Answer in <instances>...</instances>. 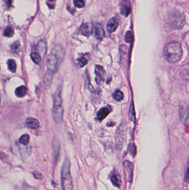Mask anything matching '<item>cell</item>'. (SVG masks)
Returning <instances> with one entry per match:
<instances>
[{"mask_svg": "<svg viewBox=\"0 0 189 190\" xmlns=\"http://www.w3.org/2000/svg\"><path fill=\"white\" fill-rule=\"evenodd\" d=\"M65 56V50L59 44L54 46L47 59V71L55 74Z\"/></svg>", "mask_w": 189, "mask_h": 190, "instance_id": "obj_1", "label": "cell"}, {"mask_svg": "<svg viewBox=\"0 0 189 190\" xmlns=\"http://www.w3.org/2000/svg\"><path fill=\"white\" fill-rule=\"evenodd\" d=\"M183 51L180 43L172 41L167 45L164 50V55L166 60L171 63H177L182 57Z\"/></svg>", "mask_w": 189, "mask_h": 190, "instance_id": "obj_2", "label": "cell"}, {"mask_svg": "<svg viewBox=\"0 0 189 190\" xmlns=\"http://www.w3.org/2000/svg\"><path fill=\"white\" fill-rule=\"evenodd\" d=\"M61 93L62 88L59 87L57 88L54 95L52 115L54 122L57 124H61L63 119L64 108Z\"/></svg>", "mask_w": 189, "mask_h": 190, "instance_id": "obj_3", "label": "cell"}, {"mask_svg": "<svg viewBox=\"0 0 189 190\" xmlns=\"http://www.w3.org/2000/svg\"><path fill=\"white\" fill-rule=\"evenodd\" d=\"M61 182L63 190H73V181L71 173V164L68 159H65L61 170Z\"/></svg>", "mask_w": 189, "mask_h": 190, "instance_id": "obj_4", "label": "cell"}, {"mask_svg": "<svg viewBox=\"0 0 189 190\" xmlns=\"http://www.w3.org/2000/svg\"><path fill=\"white\" fill-rule=\"evenodd\" d=\"M179 117L181 121L186 125L189 121V108L185 102H181L179 104Z\"/></svg>", "mask_w": 189, "mask_h": 190, "instance_id": "obj_5", "label": "cell"}, {"mask_svg": "<svg viewBox=\"0 0 189 190\" xmlns=\"http://www.w3.org/2000/svg\"><path fill=\"white\" fill-rule=\"evenodd\" d=\"M127 127L126 126L121 125L119 129H118L116 133V144L119 148H121L123 145L126 139V134H127Z\"/></svg>", "mask_w": 189, "mask_h": 190, "instance_id": "obj_6", "label": "cell"}, {"mask_svg": "<svg viewBox=\"0 0 189 190\" xmlns=\"http://www.w3.org/2000/svg\"><path fill=\"white\" fill-rule=\"evenodd\" d=\"M95 73L96 75V83L98 85H101L104 81L105 75V71L104 68L101 66L97 65L96 66Z\"/></svg>", "mask_w": 189, "mask_h": 190, "instance_id": "obj_7", "label": "cell"}, {"mask_svg": "<svg viewBox=\"0 0 189 190\" xmlns=\"http://www.w3.org/2000/svg\"><path fill=\"white\" fill-rule=\"evenodd\" d=\"M120 11L122 15L127 17L131 12V5L129 0H122L120 3Z\"/></svg>", "mask_w": 189, "mask_h": 190, "instance_id": "obj_8", "label": "cell"}, {"mask_svg": "<svg viewBox=\"0 0 189 190\" xmlns=\"http://www.w3.org/2000/svg\"><path fill=\"white\" fill-rule=\"evenodd\" d=\"M94 31L95 37H96V39L102 40L104 37V30L102 25L99 23H96V25H95L94 26Z\"/></svg>", "mask_w": 189, "mask_h": 190, "instance_id": "obj_9", "label": "cell"}, {"mask_svg": "<svg viewBox=\"0 0 189 190\" xmlns=\"http://www.w3.org/2000/svg\"><path fill=\"white\" fill-rule=\"evenodd\" d=\"M118 20L116 18H112L108 21L107 25L108 32L112 34L116 31L118 26Z\"/></svg>", "mask_w": 189, "mask_h": 190, "instance_id": "obj_10", "label": "cell"}, {"mask_svg": "<svg viewBox=\"0 0 189 190\" xmlns=\"http://www.w3.org/2000/svg\"><path fill=\"white\" fill-rule=\"evenodd\" d=\"M93 29L92 26L90 23H83L81 27V32L85 36L89 37L93 34Z\"/></svg>", "mask_w": 189, "mask_h": 190, "instance_id": "obj_11", "label": "cell"}, {"mask_svg": "<svg viewBox=\"0 0 189 190\" xmlns=\"http://www.w3.org/2000/svg\"><path fill=\"white\" fill-rule=\"evenodd\" d=\"M59 150H60V145L59 141L57 139H54L53 142V152L54 159L55 161V164H56L57 162L59 156Z\"/></svg>", "mask_w": 189, "mask_h": 190, "instance_id": "obj_12", "label": "cell"}, {"mask_svg": "<svg viewBox=\"0 0 189 190\" xmlns=\"http://www.w3.org/2000/svg\"><path fill=\"white\" fill-rule=\"evenodd\" d=\"M26 124L28 127L33 130H36L40 127V122L36 119L30 117L26 119Z\"/></svg>", "mask_w": 189, "mask_h": 190, "instance_id": "obj_13", "label": "cell"}, {"mask_svg": "<svg viewBox=\"0 0 189 190\" xmlns=\"http://www.w3.org/2000/svg\"><path fill=\"white\" fill-rule=\"evenodd\" d=\"M27 88L25 86H21L17 87L15 90V94L16 96L20 98H22L23 97L25 96L27 93Z\"/></svg>", "mask_w": 189, "mask_h": 190, "instance_id": "obj_14", "label": "cell"}, {"mask_svg": "<svg viewBox=\"0 0 189 190\" xmlns=\"http://www.w3.org/2000/svg\"><path fill=\"white\" fill-rule=\"evenodd\" d=\"M38 50L40 52V56H44L45 55L46 52V50H47V45L45 41H40V42L38 43L37 45Z\"/></svg>", "mask_w": 189, "mask_h": 190, "instance_id": "obj_15", "label": "cell"}, {"mask_svg": "<svg viewBox=\"0 0 189 190\" xmlns=\"http://www.w3.org/2000/svg\"><path fill=\"white\" fill-rule=\"evenodd\" d=\"M110 112L109 109L107 107L103 108L98 112V119L99 121H102L107 116Z\"/></svg>", "mask_w": 189, "mask_h": 190, "instance_id": "obj_16", "label": "cell"}, {"mask_svg": "<svg viewBox=\"0 0 189 190\" xmlns=\"http://www.w3.org/2000/svg\"><path fill=\"white\" fill-rule=\"evenodd\" d=\"M111 181L112 182L113 185L116 187H120L121 184V177L119 175H114L112 177Z\"/></svg>", "mask_w": 189, "mask_h": 190, "instance_id": "obj_17", "label": "cell"}, {"mask_svg": "<svg viewBox=\"0 0 189 190\" xmlns=\"http://www.w3.org/2000/svg\"><path fill=\"white\" fill-rule=\"evenodd\" d=\"M54 75V74L46 71L44 77V83H45V85L49 86L51 85L53 79Z\"/></svg>", "mask_w": 189, "mask_h": 190, "instance_id": "obj_18", "label": "cell"}, {"mask_svg": "<svg viewBox=\"0 0 189 190\" xmlns=\"http://www.w3.org/2000/svg\"><path fill=\"white\" fill-rule=\"evenodd\" d=\"M7 66L9 70L12 73H14L17 69V64L16 61L13 59H9L7 61Z\"/></svg>", "mask_w": 189, "mask_h": 190, "instance_id": "obj_19", "label": "cell"}, {"mask_svg": "<svg viewBox=\"0 0 189 190\" xmlns=\"http://www.w3.org/2000/svg\"><path fill=\"white\" fill-rule=\"evenodd\" d=\"M31 58L32 60L37 65H39L41 63V56H40V54L37 52H32L31 54Z\"/></svg>", "mask_w": 189, "mask_h": 190, "instance_id": "obj_20", "label": "cell"}, {"mask_svg": "<svg viewBox=\"0 0 189 190\" xmlns=\"http://www.w3.org/2000/svg\"><path fill=\"white\" fill-rule=\"evenodd\" d=\"M30 140V137L28 135V134H25L20 137L19 139V142L22 145H28Z\"/></svg>", "mask_w": 189, "mask_h": 190, "instance_id": "obj_21", "label": "cell"}, {"mask_svg": "<svg viewBox=\"0 0 189 190\" xmlns=\"http://www.w3.org/2000/svg\"><path fill=\"white\" fill-rule=\"evenodd\" d=\"M113 98L116 101H121L124 99V95L121 91L117 90L114 92Z\"/></svg>", "mask_w": 189, "mask_h": 190, "instance_id": "obj_22", "label": "cell"}, {"mask_svg": "<svg viewBox=\"0 0 189 190\" xmlns=\"http://www.w3.org/2000/svg\"><path fill=\"white\" fill-rule=\"evenodd\" d=\"M129 119L130 121H133V122H135L136 121V117H135V111H134V107L133 103H131L129 111Z\"/></svg>", "mask_w": 189, "mask_h": 190, "instance_id": "obj_23", "label": "cell"}, {"mask_svg": "<svg viewBox=\"0 0 189 190\" xmlns=\"http://www.w3.org/2000/svg\"><path fill=\"white\" fill-rule=\"evenodd\" d=\"M14 34V30L10 26L7 27L4 31V36L6 37H12L13 36Z\"/></svg>", "mask_w": 189, "mask_h": 190, "instance_id": "obj_24", "label": "cell"}, {"mask_svg": "<svg viewBox=\"0 0 189 190\" xmlns=\"http://www.w3.org/2000/svg\"><path fill=\"white\" fill-rule=\"evenodd\" d=\"M21 48V44L19 41H16L12 44L11 46V51L14 54H18Z\"/></svg>", "mask_w": 189, "mask_h": 190, "instance_id": "obj_25", "label": "cell"}, {"mask_svg": "<svg viewBox=\"0 0 189 190\" xmlns=\"http://www.w3.org/2000/svg\"><path fill=\"white\" fill-rule=\"evenodd\" d=\"M74 5L77 8L82 9L85 6V1L84 0H73Z\"/></svg>", "mask_w": 189, "mask_h": 190, "instance_id": "obj_26", "label": "cell"}, {"mask_svg": "<svg viewBox=\"0 0 189 190\" xmlns=\"http://www.w3.org/2000/svg\"><path fill=\"white\" fill-rule=\"evenodd\" d=\"M78 61V65H79V67H84L88 63L87 59L85 57H83L80 58Z\"/></svg>", "mask_w": 189, "mask_h": 190, "instance_id": "obj_27", "label": "cell"}, {"mask_svg": "<svg viewBox=\"0 0 189 190\" xmlns=\"http://www.w3.org/2000/svg\"><path fill=\"white\" fill-rule=\"evenodd\" d=\"M129 151L130 152L131 156H133V157L135 156L136 153V148L135 145H134L133 144H130L129 145Z\"/></svg>", "mask_w": 189, "mask_h": 190, "instance_id": "obj_28", "label": "cell"}, {"mask_svg": "<svg viewBox=\"0 0 189 190\" xmlns=\"http://www.w3.org/2000/svg\"><path fill=\"white\" fill-rule=\"evenodd\" d=\"M125 41L128 43H131L132 41V33L130 32V31H128L127 32L126 35H125Z\"/></svg>", "mask_w": 189, "mask_h": 190, "instance_id": "obj_29", "label": "cell"}, {"mask_svg": "<svg viewBox=\"0 0 189 190\" xmlns=\"http://www.w3.org/2000/svg\"><path fill=\"white\" fill-rule=\"evenodd\" d=\"M56 0H47V4L48 5L49 8L51 9H53L55 6V3H56Z\"/></svg>", "mask_w": 189, "mask_h": 190, "instance_id": "obj_30", "label": "cell"}, {"mask_svg": "<svg viewBox=\"0 0 189 190\" xmlns=\"http://www.w3.org/2000/svg\"><path fill=\"white\" fill-rule=\"evenodd\" d=\"M33 174L34 177L36 179L41 180H42L43 179V176L39 172H37V171L34 172Z\"/></svg>", "mask_w": 189, "mask_h": 190, "instance_id": "obj_31", "label": "cell"}, {"mask_svg": "<svg viewBox=\"0 0 189 190\" xmlns=\"http://www.w3.org/2000/svg\"><path fill=\"white\" fill-rule=\"evenodd\" d=\"M5 3H6V5L8 6V7H10L11 5L12 2V0H3Z\"/></svg>", "mask_w": 189, "mask_h": 190, "instance_id": "obj_32", "label": "cell"}]
</instances>
